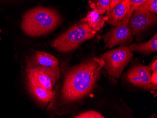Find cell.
I'll list each match as a JSON object with an SVG mask.
<instances>
[{
  "mask_svg": "<svg viewBox=\"0 0 157 118\" xmlns=\"http://www.w3.org/2000/svg\"><path fill=\"white\" fill-rule=\"evenodd\" d=\"M101 59L92 58L70 70L66 74L61 91V100L65 104L79 100L94 89L103 67Z\"/></svg>",
  "mask_w": 157,
  "mask_h": 118,
  "instance_id": "obj_1",
  "label": "cell"
},
{
  "mask_svg": "<svg viewBox=\"0 0 157 118\" xmlns=\"http://www.w3.org/2000/svg\"><path fill=\"white\" fill-rule=\"evenodd\" d=\"M61 22L60 15L55 10L37 7L25 13L21 27L27 36L38 37L52 31Z\"/></svg>",
  "mask_w": 157,
  "mask_h": 118,
  "instance_id": "obj_2",
  "label": "cell"
},
{
  "mask_svg": "<svg viewBox=\"0 0 157 118\" xmlns=\"http://www.w3.org/2000/svg\"><path fill=\"white\" fill-rule=\"evenodd\" d=\"M96 33L87 24L81 23L75 25L56 39L52 47L62 52L71 51L76 50L84 41L94 37Z\"/></svg>",
  "mask_w": 157,
  "mask_h": 118,
  "instance_id": "obj_3",
  "label": "cell"
},
{
  "mask_svg": "<svg viewBox=\"0 0 157 118\" xmlns=\"http://www.w3.org/2000/svg\"><path fill=\"white\" fill-rule=\"evenodd\" d=\"M133 56L129 47L122 45L115 50L107 52L100 59L103 61V67L109 74L118 79Z\"/></svg>",
  "mask_w": 157,
  "mask_h": 118,
  "instance_id": "obj_4",
  "label": "cell"
},
{
  "mask_svg": "<svg viewBox=\"0 0 157 118\" xmlns=\"http://www.w3.org/2000/svg\"><path fill=\"white\" fill-rule=\"evenodd\" d=\"M35 68L60 77L59 61L48 53L37 51L27 61L26 69Z\"/></svg>",
  "mask_w": 157,
  "mask_h": 118,
  "instance_id": "obj_5",
  "label": "cell"
},
{
  "mask_svg": "<svg viewBox=\"0 0 157 118\" xmlns=\"http://www.w3.org/2000/svg\"><path fill=\"white\" fill-rule=\"evenodd\" d=\"M133 32L128 24L113 26L104 36L105 47L113 48L118 45H125L131 43L133 40Z\"/></svg>",
  "mask_w": 157,
  "mask_h": 118,
  "instance_id": "obj_6",
  "label": "cell"
},
{
  "mask_svg": "<svg viewBox=\"0 0 157 118\" xmlns=\"http://www.w3.org/2000/svg\"><path fill=\"white\" fill-rule=\"evenodd\" d=\"M134 11L130 0H122L106 12L105 20L107 23L113 26L128 24Z\"/></svg>",
  "mask_w": 157,
  "mask_h": 118,
  "instance_id": "obj_7",
  "label": "cell"
},
{
  "mask_svg": "<svg viewBox=\"0 0 157 118\" xmlns=\"http://www.w3.org/2000/svg\"><path fill=\"white\" fill-rule=\"evenodd\" d=\"M157 17L145 9L139 8L135 10L128 25L134 36L137 35L156 23Z\"/></svg>",
  "mask_w": 157,
  "mask_h": 118,
  "instance_id": "obj_8",
  "label": "cell"
},
{
  "mask_svg": "<svg viewBox=\"0 0 157 118\" xmlns=\"http://www.w3.org/2000/svg\"><path fill=\"white\" fill-rule=\"evenodd\" d=\"M152 71L150 65H137L134 66L126 75L127 81L135 87L145 89H155L151 85V76Z\"/></svg>",
  "mask_w": 157,
  "mask_h": 118,
  "instance_id": "obj_9",
  "label": "cell"
},
{
  "mask_svg": "<svg viewBox=\"0 0 157 118\" xmlns=\"http://www.w3.org/2000/svg\"><path fill=\"white\" fill-rule=\"evenodd\" d=\"M27 81L33 82L48 90H52L56 81L60 77L37 69H25Z\"/></svg>",
  "mask_w": 157,
  "mask_h": 118,
  "instance_id": "obj_10",
  "label": "cell"
},
{
  "mask_svg": "<svg viewBox=\"0 0 157 118\" xmlns=\"http://www.w3.org/2000/svg\"><path fill=\"white\" fill-rule=\"evenodd\" d=\"M106 11L98 7L88 12L87 16L81 20V23L87 24L94 31L97 32L103 28L105 22L104 14Z\"/></svg>",
  "mask_w": 157,
  "mask_h": 118,
  "instance_id": "obj_11",
  "label": "cell"
},
{
  "mask_svg": "<svg viewBox=\"0 0 157 118\" xmlns=\"http://www.w3.org/2000/svg\"><path fill=\"white\" fill-rule=\"evenodd\" d=\"M28 91L38 101L46 104L51 102L55 96L53 90H48L35 83L27 81Z\"/></svg>",
  "mask_w": 157,
  "mask_h": 118,
  "instance_id": "obj_12",
  "label": "cell"
},
{
  "mask_svg": "<svg viewBox=\"0 0 157 118\" xmlns=\"http://www.w3.org/2000/svg\"><path fill=\"white\" fill-rule=\"evenodd\" d=\"M129 49L131 51H136L142 53L151 54L157 51V34L155 35L150 40L144 43H135L130 45Z\"/></svg>",
  "mask_w": 157,
  "mask_h": 118,
  "instance_id": "obj_13",
  "label": "cell"
},
{
  "mask_svg": "<svg viewBox=\"0 0 157 118\" xmlns=\"http://www.w3.org/2000/svg\"><path fill=\"white\" fill-rule=\"evenodd\" d=\"M139 8L145 9L156 15L157 13V0H148Z\"/></svg>",
  "mask_w": 157,
  "mask_h": 118,
  "instance_id": "obj_14",
  "label": "cell"
},
{
  "mask_svg": "<svg viewBox=\"0 0 157 118\" xmlns=\"http://www.w3.org/2000/svg\"><path fill=\"white\" fill-rule=\"evenodd\" d=\"M75 118H104L103 115L96 111H88L75 116Z\"/></svg>",
  "mask_w": 157,
  "mask_h": 118,
  "instance_id": "obj_15",
  "label": "cell"
},
{
  "mask_svg": "<svg viewBox=\"0 0 157 118\" xmlns=\"http://www.w3.org/2000/svg\"><path fill=\"white\" fill-rule=\"evenodd\" d=\"M110 0H98V7L107 12L110 7Z\"/></svg>",
  "mask_w": 157,
  "mask_h": 118,
  "instance_id": "obj_16",
  "label": "cell"
},
{
  "mask_svg": "<svg viewBox=\"0 0 157 118\" xmlns=\"http://www.w3.org/2000/svg\"><path fill=\"white\" fill-rule=\"evenodd\" d=\"M147 1L148 0H130L132 8L134 10H136Z\"/></svg>",
  "mask_w": 157,
  "mask_h": 118,
  "instance_id": "obj_17",
  "label": "cell"
},
{
  "mask_svg": "<svg viewBox=\"0 0 157 118\" xmlns=\"http://www.w3.org/2000/svg\"><path fill=\"white\" fill-rule=\"evenodd\" d=\"M151 85L156 89L157 87V71H153L151 76Z\"/></svg>",
  "mask_w": 157,
  "mask_h": 118,
  "instance_id": "obj_18",
  "label": "cell"
},
{
  "mask_svg": "<svg viewBox=\"0 0 157 118\" xmlns=\"http://www.w3.org/2000/svg\"><path fill=\"white\" fill-rule=\"evenodd\" d=\"M122 1V0H110V7H109V10L112 9L114 6H116Z\"/></svg>",
  "mask_w": 157,
  "mask_h": 118,
  "instance_id": "obj_19",
  "label": "cell"
},
{
  "mask_svg": "<svg viewBox=\"0 0 157 118\" xmlns=\"http://www.w3.org/2000/svg\"><path fill=\"white\" fill-rule=\"evenodd\" d=\"M150 67L152 72L157 71V59L153 61V62L150 64Z\"/></svg>",
  "mask_w": 157,
  "mask_h": 118,
  "instance_id": "obj_20",
  "label": "cell"
},
{
  "mask_svg": "<svg viewBox=\"0 0 157 118\" xmlns=\"http://www.w3.org/2000/svg\"><path fill=\"white\" fill-rule=\"evenodd\" d=\"M2 31L0 29V33H1V32ZM1 40V37H0V40Z\"/></svg>",
  "mask_w": 157,
  "mask_h": 118,
  "instance_id": "obj_21",
  "label": "cell"
}]
</instances>
